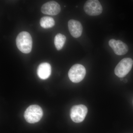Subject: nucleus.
<instances>
[{
  "instance_id": "nucleus-1",
  "label": "nucleus",
  "mask_w": 133,
  "mask_h": 133,
  "mask_svg": "<svg viewBox=\"0 0 133 133\" xmlns=\"http://www.w3.org/2000/svg\"><path fill=\"white\" fill-rule=\"evenodd\" d=\"M32 43L31 36L27 31H22L17 37V46L18 49L23 53L28 54L31 52Z\"/></svg>"
},
{
  "instance_id": "nucleus-2",
  "label": "nucleus",
  "mask_w": 133,
  "mask_h": 133,
  "mask_svg": "<svg viewBox=\"0 0 133 133\" xmlns=\"http://www.w3.org/2000/svg\"><path fill=\"white\" fill-rule=\"evenodd\" d=\"M24 117L27 122L34 124L40 121L43 116L42 109L38 105H31L24 113Z\"/></svg>"
},
{
  "instance_id": "nucleus-3",
  "label": "nucleus",
  "mask_w": 133,
  "mask_h": 133,
  "mask_svg": "<svg viewBox=\"0 0 133 133\" xmlns=\"http://www.w3.org/2000/svg\"><path fill=\"white\" fill-rule=\"evenodd\" d=\"M133 64L132 59L130 58L122 59L115 69V74L119 77H124L131 71Z\"/></svg>"
},
{
  "instance_id": "nucleus-4",
  "label": "nucleus",
  "mask_w": 133,
  "mask_h": 133,
  "mask_svg": "<svg viewBox=\"0 0 133 133\" xmlns=\"http://www.w3.org/2000/svg\"><path fill=\"white\" fill-rule=\"evenodd\" d=\"M86 70L84 66L80 64H74L70 69L68 76L70 80L74 83L81 82L85 77Z\"/></svg>"
},
{
  "instance_id": "nucleus-5",
  "label": "nucleus",
  "mask_w": 133,
  "mask_h": 133,
  "mask_svg": "<svg viewBox=\"0 0 133 133\" xmlns=\"http://www.w3.org/2000/svg\"><path fill=\"white\" fill-rule=\"evenodd\" d=\"M88 112L87 107L84 105H79L72 107L71 109L70 116L72 120L76 123L82 122L85 118Z\"/></svg>"
},
{
  "instance_id": "nucleus-6",
  "label": "nucleus",
  "mask_w": 133,
  "mask_h": 133,
  "mask_svg": "<svg viewBox=\"0 0 133 133\" xmlns=\"http://www.w3.org/2000/svg\"><path fill=\"white\" fill-rule=\"evenodd\" d=\"M84 9L87 14L91 16H96L102 13L103 8L100 3L97 0L87 1Z\"/></svg>"
},
{
  "instance_id": "nucleus-7",
  "label": "nucleus",
  "mask_w": 133,
  "mask_h": 133,
  "mask_svg": "<svg viewBox=\"0 0 133 133\" xmlns=\"http://www.w3.org/2000/svg\"><path fill=\"white\" fill-rule=\"evenodd\" d=\"M108 44L116 55H124L128 52L129 48L128 45L120 40L111 39L109 41Z\"/></svg>"
},
{
  "instance_id": "nucleus-8",
  "label": "nucleus",
  "mask_w": 133,
  "mask_h": 133,
  "mask_svg": "<svg viewBox=\"0 0 133 133\" xmlns=\"http://www.w3.org/2000/svg\"><path fill=\"white\" fill-rule=\"evenodd\" d=\"M61 7L58 3L54 1L48 2L41 8V12L44 14L56 15L61 11Z\"/></svg>"
},
{
  "instance_id": "nucleus-9",
  "label": "nucleus",
  "mask_w": 133,
  "mask_h": 133,
  "mask_svg": "<svg viewBox=\"0 0 133 133\" xmlns=\"http://www.w3.org/2000/svg\"><path fill=\"white\" fill-rule=\"evenodd\" d=\"M68 28L70 33L73 37L77 38L81 36L83 28L80 22L71 19L68 22Z\"/></svg>"
},
{
  "instance_id": "nucleus-10",
  "label": "nucleus",
  "mask_w": 133,
  "mask_h": 133,
  "mask_svg": "<svg viewBox=\"0 0 133 133\" xmlns=\"http://www.w3.org/2000/svg\"><path fill=\"white\" fill-rule=\"evenodd\" d=\"M37 72L38 77L41 79H47L51 74V66L49 63H42L38 65Z\"/></svg>"
},
{
  "instance_id": "nucleus-11",
  "label": "nucleus",
  "mask_w": 133,
  "mask_h": 133,
  "mask_svg": "<svg viewBox=\"0 0 133 133\" xmlns=\"http://www.w3.org/2000/svg\"><path fill=\"white\" fill-rule=\"evenodd\" d=\"M66 41V37L64 35L61 33L57 34L55 37L54 43L55 47L57 50L62 49Z\"/></svg>"
},
{
  "instance_id": "nucleus-12",
  "label": "nucleus",
  "mask_w": 133,
  "mask_h": 133,
  "mask_svg": "<svg viewBox=\"0 0 133 133\" xmlns=\"http://www.w3.org/2000/svg\"><path fill=\"white\" fill-rule=\"evenodd\" d=\"M40 24L42 28L44 29L50 28L55 26V20L49 16H44L42 17L40 20Z\"/></svg>"
},
{
  "instance_id": "nucleus-13",
  "label": "nucleus",
  "mask_w": 133,
  "mask_h": 133,
  "mask_svg": "<svg viewBox=\"0 0 133 133\" xmlns=\"http://www.w3.org/2000/svg\"><path fill=\"white\" fill-rule=\"evenodd\" d=\"M127 79H125V80H124V82H125V83H127Z\"/></svg>"
},
{
  "instance_id": "nucleus-14",
  "label": "nucleus",
  "mask_w": 133,
  "mask_h": 133,
  "mask_svg": "<svg viewBox=\"0 0 133 133\" xmlns=\"http://www.w3.org/2000/svg\"></svg>"
}]
</instances>
